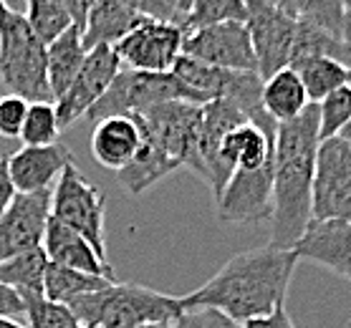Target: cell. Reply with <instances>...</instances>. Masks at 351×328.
Masks as SVG:
<instances>
[{"instance_id":"cell-27","label":"cell","mask_w":351,"mask_h":328,"mask_svg":"<svg viewBox=\"0 0 351 328\" xmlns=\"http://www.w3.org/2000/svg\"><path fill=\"white\" fill-rule=\"evenodd\" d=\"M48 268V257L43 248L25 250L21 255H13L0 263V283L18 290V296L33 293L43 296V275Z\"/></svg>"},{"instance_id":"cell-46","label":"cell","mask_w":351,"mask_h":328,"mask_svg":"<svg viewBox=\"0 0 351 328\" xmlns=\"http://www.w3.org/2000/svg\"><path fill=\"white\" fill-rule=\"evenodd\" d=\"M169 3H172V0H169Z\"/></svg>"},{"instance_id":"cell-30","label":"cell","mask_w":351,"mask_h":328,"mask_svg":"<svg viewBox=\"0 0 351 328\" xmlns=\"http://www.w3.org/2000/svg\"><path fill=\"white\" fill-rule=\"evenodd\" d=\"M247 8L245 0H192L184 16H180V25L184 33L199 31L208 25L228 23V21H243L245 23Z\"/></svg>"},{"instance_id":"cell-9","label":"cell","mask_w":351,"mask_h":328,"mask_svg":"<svg viewBox=\"0 0 351 328\" xmlns=\"http://www.w3.org/2000/svg\"><path fill=\"white\" fill-rule=\"evenodd\" d=\"M245 28L256 53V71L261 79H268L291 64L295 18L271 0H245Z\"/></svg>"},{"instance_id":"cell-43","label":"cell","mask_w":351,"mask_h":328,"mask_svg":"<svg viewBox=\"0 0 351 328\" xmlns=\"http://www.w3.org/2000/svg\"><path fill=\"white\" fill-rule=\"evenodd\" d=\"M0 328H25L21 326L16 318H8V316H0Z\"/></svg>"},{"instance_id":"cell-33","label":"cell","mask_w":351,"mask_h":328,"mask_svg":"<svg viewBox=\"0 0 351 328\" xmlns=\"http://www.w3.org/2000/svg\"><path fill=\"white\" fill-rule=\"evenodd\" d=\"M319 114V139H331L339 136L341 129L351 121V84H343L328 97H324L316 104Z\"/></svg>"},{"instance_id":"cell-40","label":"cell","mask_w":351,"mask_h":328,"mask_svg":"<svg viewBox=\"0 0 351 328\" xmlns=\"http://www.w3.org/2000/svg\"><path fill=\"white\" fill-rule=\"evenodd\" d=\"M23 298L18 296V290L8 288L0 283V316H8V318H16L18 313H23Z\"/></svg>"},{"instance_id":"cell-12","label":"cell","mask_w":351,"mask_h":328,"mask_svg":"<svg viewBox=\"0 0 351 328\" xmlns=\"http://www.w3.org/2000/svg\"><path fill=\"white\" fill-rule=\"evenodd\" d=\"M121 71V64L112 46H96L86 51V56L81 61V68L71 86L66 88V94L58 99L56 116L58 127H71L79 116H86V112L106 94V88L112 86L114 76Z\"/></svg>"},{"instance_id":"cell-35","label":"cell","mask_w":351,"mask_h":328,"mask_svg":"<svg viewBox=\"0 0 351 328\" xmlns=\"http://www.w3.org/2000/svg\"><path fill=\"white\" fill-rule=\"evenodd\" d=\"M175 328H240L238 320H232L230 316L220 313L217 308H208V305H192V308H182V313L172 323Z\"/></svg>"},{"instance_id":"cell-6","label":"cell","mask_w":351,"mask_h":328,"mask_svg":"<svg viewBox=\"0 0 351 328\" xmlns=\"http://www.w3.org/2000/svg\"><path fill=\"white\" fill-rule=\"evenodd\" d=\"M104 212V192L94 182H88L76 164H69L51 190V217L86 238L96 253L106 257Z\"/></svg>"},{"instance_id":"cell-41","label":"cell","mask_w":351,"mask_h":328,"mask_svg":"<svg viewBox=\"0 0 351 328\" xmlns=\"http://www.w3.org/2000/svg\"><path fill=\"white\" fill-rule=\"evenodd\" d=\"M13 197H16V187L8 175V157H0V215L13 202Z\"/></svg>"},{"instance_id":"cell-14","label":"cell","mask_w":351,"mask_h":328,"mask_svg":"<svg viewBox=\"0 0 351 328\" xmlns=\"http://www.w3.org/2000/svg\"><path fill=\"white\" fill-rule=\"evenodd\" d=\"M51 217V190L16 192L5 212L0 215V263L43 242L46 223Z\"/></svg>"},{"instance_id":"cell-39","label":"cell","mask_w":351,"mask_h":328,"mask_svg":"<svg viewBox=\"0 0 351 328\" xmlns=\"http://www.w3.org/2000/svg\"><path fill=\"white\" fill-rule=\"evenodd\" d=\"M58 5L69 13V18H71V23L79 28V31H84V23H86V16L88 10H91V5H94L96 0H56Z\"/></svg>"},{"instance_id":"cell-28","label":"cell","mask_w":351,"mask_h":328,"mask_svg":"<svg viewBox=\"0 0 351 328\" xmlns=\"http://www.w3.org/2000/svg\"><path fill=\"white\" fill-rule=\"evenodd\" d=\"M326 56L334 58L339 64L351 68V43L331 36V33L321 31L316 25L298 21L295 18V38H293V53H291V64L301 61V58ZM288 64V66H291Z\"/></svg>"},{"instance_id":"cell-42","label":"cell","mask_w":351,"mask_h":328,"mask_svg":"<svg viewBox=\"0 0 351 328\" xmlns=\"http://www.w3.org/2000/svg\"><path fill=\"white\" fill-rule=\"evenodd\" d=\"M190 3H192V0H172L177 16H184V13H187V8H190Z\"/></svg>"},{"instance_id":"cell-29","label":"cell","mask_w":351,"mask_h":328,"mask_svg":"<svg viewBox=\"0 0 351 328\" xmlns=\"http://www.w3.org/2000/svg\"><path fill=\"white\" fill-rule=\"evenodd\" d=\"M295 18L351 43V0H295Z\"/></svg>"},{"instance_id":"cell-3","label":"cell","mask_w":351,"mask_h":328,"mask_svg":"<svg viewBox=\"0 0 351 328\" xmlns=\"http://www.w3.org/2000/svg\"><path fill=\"white\" fill-rule=\"evenodd\" d=\"M84 328H136L144 323H175L180 298L139 283H109L69 303Z\"/></svg>"},{"instance_id":"cell-11","label":"cell","mask_w":351,"mask_h":328,"mask_svg":"<svg viewBox=\"0 0 351 328\" xmlns=\"http://www.w3.org/2000/svg\"><path fill=\"white\" fill-rule=\"evenodd\" d=\"M182 53L223 71H256V53L243 21H228L184 33Z\"/></svg>"},{"instance_id":"cell-7","label":"cell","mask_w":351,"mask_h":328,"mask_svg":"<svg viewBox=\"0 0 351 328\" xmlns=\"http://www.w3.org/2000/svg\"><path fill=\"white\" fill-rule=\"evenodd\" d=\"M313 223H351V144L341 136L319 142L311 187Z\"/></svg>"},{"instance_id":"cell-8","label":"cell","mask_w":351,"mask_h":328,"mask_svg":"<svg viewBox=\"0 0 351 328\" xmlns=\"http://www.w3.org/2000/svg\"><path fill=\"white\" fill-rule=\"evenodd\" d=\"M134 119L139 121L142 136L149 144L172 157L180 167H195L202 106L190 101H162L136 114Z\"/></svg>"},{"instance_id":"cell-37","label":"cell","mask_w":351,"mask_h":328,"mask_svg":"<svg viewBox=\"0 0 351 328\" xmlns=\"http://www.w3.org/2000/svg\"><path fill=\"white\" fill-rule=\"evenodd\" d=\"M124 8L134 10L136 16L154 18V21H180L175 5L169 0H117Z\"/></svg>"},{"instance_id":"cell-17","label":"cell","mask_w":351,"mask_h":328,"mask_svg":"<svg viewBox=\"0 0 351 328\" xmlns=\"http://www.w3.org/2000/svg\"><path fill=\"white\" fill-rule=\"evenodd\" d=\"M298 260L336 273L339 278L351 280V223H308L301 240L293 245Z\"/></svg>"},{"instance_id":"cell-26","label":"cell","mask_w":351,"mask_h":328,"mask_svg":"<svg viewBox=\"0 0 351 328\" xmlns=\"http://www.w3.org/2000/svg\"><path fill=\"white\" fill-rule=\"evenodd\" d=\"M109 283H117V280H106V278H96V275H86V273L71 270V268H64V265L48 263L46 275H43V298L53 301V303H73L76 298L86 296V293H94V290H101Z\"/></svg>"},{"instance_id":"cell-20","label":"cell","mask_w":351,"mask_h":328,"mask_svg":"<svg viewBox=\"0 0 351 328\" xmlns=\"http://www.w3.org/2000/svg\"><path fill=\"white\" fill-rule=\"evenodd\" d=\"M142 21V16H136L134 10L124 8L117 0H96L91 10H88L84 31H81L84 51H91L96 46H114V43H119Z\"/></svg>"},{"instance_id":"cell-18","label":"cell","mask_w":351,"mask_h":328,"mask_svg":"<svg viewBox=\"0 0 351 328\" xmlns=\"http://www.w3.org/2000/svg\"><path fill=\"white\" fill-rule=\"evenodd\" d=\"M142 127L134 116H106L91 131V157L104 169L119 172L142 149Z\"/></svg>"},{"instance_id":"cell-1","label":"cell","mask_w":351,"mask_h":328,"mask_svg":"<svg viewBox=\"0 0 351 328\" xmlns=\"http://www.w3.org/2000/svg\"><path fill=\"white\" fill-rule=\"evenodd\" d=\"M295 265L298 255L293 250H283L276 245L245 250L232 255L197 290L180 296V305L217 308L238 323L263 318L286 305Z\"/></svg>"},{"instance_id":"cell-34","label":"cell","mask_w":351,"mask_h":328,"mask_svg":"<svg viewBox=\"0 0 351 328\" xmlns=\"http://www.w3.org/2000/svg\"><path fill=\"white\" fill-rule=\"evenodd\" d=\"M21 298H23V313L28 316L31 328H84L69 305L53 303L43 296H33V293H25Z\"/></svg>"},{"instance_id":"cell-16","label":"cell","mask_w":351,"mask_h":328,"mask_svg":"<svg viewBox=\"0 0 351 328\" xmlns=\"http://www.w3.org/2000/svg\"><path fill=\"white\" fill-rule=\"evenodd\" d=\"M40 248L46 253L48 263L64 265V268L86 273V275H96V278L117 280L109 257L99 255L86 238H81L79 232H73L71 227L61 225L53 217H48Z\"/></svg>"},{"instance_id":"cell-36","label":"cell","mask_w":351,"mask_h":328,"mask_svg":"<svg viewBox=\"0 0 351 328\" xmlns=\"http://www.w3.org/2000/svg\"><path fill=\"white\" fill-rule=\"evenodd\" d=\"M25 114H28V101L25 99L13 97V94L0 99V136H8V139L21 136Z\"/></svg>"},{"instance_id":"cell-21","label":"cell","mask_w":351,"mask_h":328,"mask_svg":"<svg viewBox=\"0 0 351 328\" xmlns=\"http://www.w3.org/2000/svg\"><path fill=\"white\" fill-rule=\"evenodd\" d=\"M261 106L276 124L291 121L311 106L301 79L295 76L293 68H280L273 76L263 79V91H261Z\"/></svg>"},{"instance_id":"cell-44","label":"cell","mask_w":351,"mask_h":328,"mask_svg":"<svg viewBox=\"0 0 351 328\" xmlns=\"http://www.w3.org/2000/svg\"><path fill=\"white\" fill-rule=\"evenodd\" d=\"M339 136H341V139L346 142V144H351V121L341 129V134H339Z\"/></svg>"},{"instance_id":"cell-2","label":"cell","mask_w":351,"mask_h":328,"mask_svg":"<svg viewBox=\"0 0 351 328\" xmlns=\"http://www.w3.org/2000/svg\"><path fill=\"white\" fill-rule=\"evenodd\" d=\"M319 114L311 104L301 116L276 127L273 142V235L268 245L293 250L311 223V187L319 149Z\"/></svg>"},{"instance_id":"cell-19","label":"cell","mask_w":351,"mask_h":328,"mask_svg":"<svg viewBox=\"0 0 351 328\" xmlns=\"http://www.w3.org/2000/svg\"><path fill=\"white\" fill-rule=\"evenodd\" d=\"M273 142L276 131H263L253 121H243L240 127L225 134L220 144V160L230 172H253L268 167L273 162Z\"/></svg>"},{"instance_id":"cell-23","label":"cell","mask_w":351,"mask_h":328,"mask_svg":"<svg viewBox=\"0 0 351 328\" xmlns=\"http://www.w3.org/2000/svg\"><path fill=\"white\" fill-rule=\"evenodd\" d=\"M177 164L172 157H167L165 152H160L154 144H149L147 139L142 142V149L136 152V157L129 162L127 167L117 172V182L127 194L136 197V194L147 192L152 184H157L160 179L169 177L172 172H177Z\"/></svg>"},{"instance_id":"cell-31","label":"cell","mask_w":351,"mask_h":328,"mask_svg":"<svg viewBox=\"0 0 351 328\" xmlns=\"http://www.w3.org/2000/svg\"><path fill=\"white\" fill-rule=\"evenodd\" d=\"M58 134H61V127H58L56 106L51 101H33V104H28L23 129H21V136H18V139H23V147L56 144Z\"/></svg>"},{"instance_id":"cell-45","label":"cell","mask_w":351,"mask_h":328,"mask_svg":"<svg viewBox=\"0 0 351 328\" xmlns=\"http://www.w3.org/2000/svg\"><path fill=\"white\" fill-rule=\"evenodd\" d=\"M136 328H175L172 323H144V326H136Z\"/></svg>"},{"instance_id":"cell-24","label":"cell","mask_w":351,"mask_h":328,"mask_svg":"<svg viewBox=\"0 0 351 328\" xmlns=\"http://www.w3.org/2000/svg\"><path fill=\"white\" fill-rule=\"evenodd\" d=\"M288 68H293L295 76L301 79V84L306 88V97H308L311 104H319L321 99L328 97L331 91H336L343 84H351L349 66H343L326 56L301 58V61L291 64Z\"/></svg>"},{"instance_id":"cell-15","label":"cell","mask_w":351,"mask_h":328,"mask_svg":"<svg viewBox=\"0 0 351 328\" xmlns=\"http://www.w3.org/2000/svg\"><path fill=\"white\" fill-rule=\"evenodd\" d=\"M73 164V152L56 142L48 147H23L16 154H8V175L16 192H43L51 190L58 175Z\"/></svg>"},{"instance_id":"cell-38","label":"cell","mask_w":351,"mask_h":328,"mask_svg":"<svg viewBox=\"0 0 351 328\" xmlns=\"http://www.w3.org/2000/svg\"><path fill=\"white\" fill-rule=\"evenodd\" d=\"M240 328H295V326H293V320H291V316H288L286 305H283V308H278V311H273L271 316L240 323Z\"/></svg>"},{"instance_id":"cell-5","label":"cell","mask_w":351,"mask_h":328,"mask_svg":"<svg viewBox=\"0 0 351 328\" xmlns=\"http://www.w3.org/2000/svg\"><path fill=\"white\" fill-rule=\"evenodd\" d=\"M162 101H190L197 104L187 88L175 79V73H149L121 68L114 76L106 94L86 112L91 121L106 116H136Z\"/></svg>"},{"instance_id":"cell-13","label":"cell","mask_w":351,"mask_h":328,"mask_svg":"<svg viewBox=\"0 0 351 328\" xmlns=\"http://www.w3.org/2000/svg\"><path fill=\"white\" fill-rule=\"evenodd\" d=\"M215 212L223 223L256 225L271 220L273 212V162L253 172H232L225 190L215 200Z\"/></svg>"},{"instance_id":"cell-4","label":"cell","mask_w":351,"mask_h":328,"mask_svg":"<svg viewBox=\"0 0 351 328\" xmlns=\"http://www.w3.org/2000/svg\"><path fill=\"white\" fill-rule=\"evenodd\" d=\"M0 84L13 97L33 101H51L46 73V43L31 31L23 13L0 0Z\"/></svg>"},{"instance_id":"cell-25","label":"cell","mask_w":351,"mask_h":328,"mask_svg":"<svg viewBox=\"0 0 351 328\" xmlns=\"http://www.w3.org/2000/svg\"><path fill=\"white\" fill-rule=\"evenodd\" d=\"M172 73H175V79L190 91L192 99H195L199 106H205V104H210V101H215V99L223 97L225 79H228V71H223V68H215V66L202 64L197 58L180 53V58H177L175 66H172Z\"/></svg>"},{"instance_id":"cell-32","label":"cell","mask_w":351,"mask_h":328,"mask_svg":"<svg viewBox=\"0 0 351 328\" xmlns=\"http://www.w3.org/2000/svg\"><path fill=\"white\" fill-rule=\"evenodd\" d=\"M25 21L31 25V31L38 36L43 43L56 40L64 31L71 28V18L56 0H25Z\"/></svg>"},{"instance_id":"cell-10","label":"cell","mask_w":351,"mask_h":328,"mask_svg":"<svg viewBox=\"0 0 351 328\" xmlns=\"http://www.w3.org/2000/svg\"><path fill=\"white\" fill-rule=\"evenodd\" d=\"M182 38L184 31L180 21L144 18L119 43H114L112 49L119 58L121 68L167 73L172 71L175 61L182 53Z\"/></svg>"},{"instance_id":"cell-22","label":"cell","mask_w":351,"mask_h":328,"mask_svg":"<svg viewBox=\"0 0 351 328\" xmlns=\"http://www.w3.org/2000/svg\"><path fill=\"white\" fill-rule=\"evenodd\" d=\"M84 56H86V51H84L81 31L76 25H71L69 31H64L56 40H51L46 46V73L53 104L64 97L66 88L76 79Z\"/></svg>"}]
</instances>
